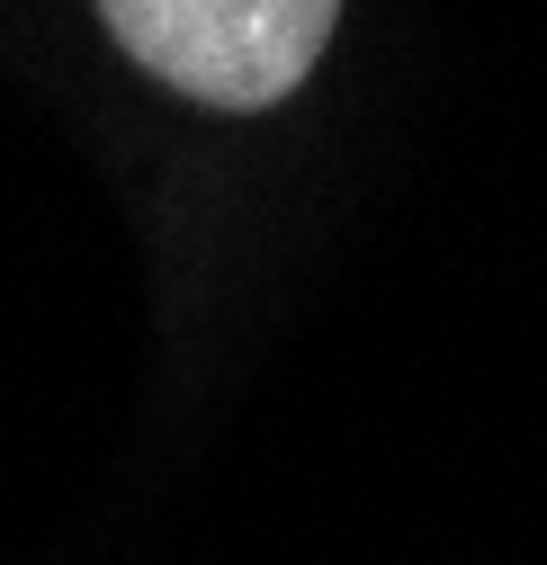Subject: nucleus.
Masks as SVG:
<instances>
[{
	"label": "nucleus",
	"mask_w": 547,
	"mask_h": 565,
	"mask_svg": "<svg viewBox=\"0 0 547 565\" xmlns=\"http://www.w3.org/2000/svg\"><path fill=\"white\" fill-rule=\"evenodd\" d=\"M99 28L197 108H279L341 28L332 0H108Z\"/></svg>",
	"instance_id": "1"
}]
</instances>
